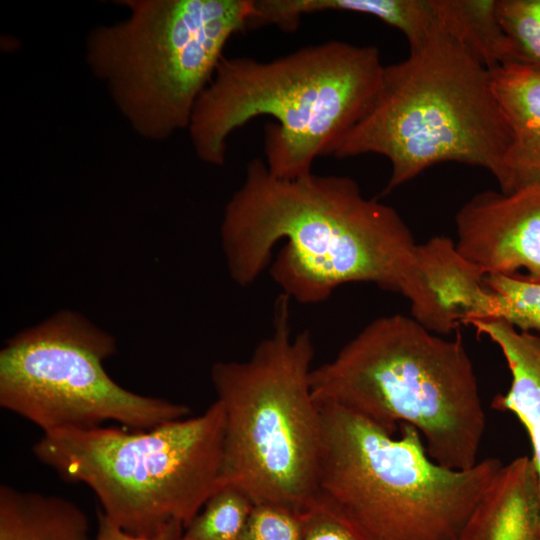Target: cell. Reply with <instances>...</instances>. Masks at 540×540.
<instances>
[{
    "mask_svg": "<svg viewBox=\"0 0 540 540\" xmlns=\"http://www.w3.org/2000/svg\"><path fill=\"white\" fill-rule=\"evenodd\" d=\"M220 237L241 287L270 263L273 281L300 304L325 301L347 283H373L406 298L430 331L458 330L436 285L437 238L418 244L394 208L366 198L350 177L279 178L254 158L225 206Z\"/></svg>",
    "mask_w": 540,
    "mask_h": 540,
    "instance_id": "1",
    "label": "cell"
},
{
    "mask_svg": "<svg viewBox=\"0 0 540 540\" xmlns=\"http://www.w3.org/2000/svg\"><path fill=\"white\" fill-rule=\"evenodd\" d=\"M373 45L332 40L269 61L223 57L194 106L188 130L197 156L222 165L230 134L259 116L268 170L292 179L332 156L371 105L384 72Z\"/></svg>",
    "mask_w": 540,
    "mask_h": 540,
    "instance_id": "2",
    "label": "cell"
},
{
    "mask_svg": "<svg viewBox=\"0 0 540 540\" xmlns=\"http://www.w3.org/2000/svg\"><path fill=\"white\" fill-rule=\"evenodd\" d=\"M313 397L394 434L420 433L430 458L466 470L477 462L486 427L478 382L461 335L445 339L413 317L366 325L330 361L313 368Z\"/></svg>",
    "mask_w": 540,
    "mask_h": 540,
    "instance_id": "3",
    "label": "cell"
},
{
    "mask_svg": "<svg viewBox=\"0 0 540 540\" xmlns=\"http://www.w3.org/2000/svg\"><path fill=\"white\" fill-rule=\"evenodd\" d=\"M510 141L490 70L440 24L405 60L384 67L371 105L332 156L387 158L384 193L444 162L488 170L502 187Z\"/></svg>",
    "mask_w": 540,
    "mask_h": 540,
    "instance_id": "4",
    "label": "cell"
},
{
    "mask_svg": "<svg viewBox=\"0 0 540 540\" xmlns=\"http://www.w3.org/2000/svg\"><path fill=\"white\" fill-rule=\"evenodd\" d=\"M225 415L215 400L197 416L150 429L96 426L43 433L34 456L96 495L101 512L128 533L173 535L222 484Z\"/></svg>",
    "mask_w": 540,
    "mask_h": 540,
    "instance_id": "5",
    "label": "cell"
},
{
    "mask_svg": "<svg viewBox=\"0 0 540 540\" xmlns=\"http://www.w3.org/2000/svg\"><path fill=\"white\" fill-rule=\"evenodd\" d=\"M290 301L277 298L272 332L248 359L216 362L210 376L225 415L223 486L302 511L318 496L322 416L312 336L292 335Z\"/></svg>",
    "mask_w": 540,
    "mask_h": 540,
    "instance_id": "6",
    "label": "cell"
},
{
    "mask_svg": "<svg viewBox=\"0 0 540 540\" xmlns=\"http://www.w3.org/2000/svg\"><path fill=\"white\" fill-rule=\"evenodd\" d=\"M318 496L371 540H459L480 496L502 466L485 458L466 470L439 465L419 431L400 436L333 404H319Z\"/></svg>",
    "mask_w": 540,
    "mask_h": 540,
    "instance_id": "7",
    "label": "cell"
},
{
    "mask_svg": "<svg viewBox=\"0 0 540 540\" xmlns=\"http://www.w3.org/2000/svg\"><path fill=\"white\" fill-rule=\"evenodd\" d=\"M130 16L93 29L86 57L145 138L188 128L228 40L248 28L253 0H123Z\"/></svg>",
    "mask_w": 540,
    "mask_h": 540,
    "instance_id": "8",
    "label": "cell"
},
{
    "mask_svg": "<svg viewBox=\"0 0 540 540\" xmlns=\"http://www.w3.org/2000/svg\"><path fill=\"white\" fill-rule=\"evenodd\" d=\"M116 339L64 309L7 340L0 350V406L43 433L102 426L135 430L189 417V406L135 393L104 368Z\"/></svg>",
    "mask_w": 540,
    "mask_h": 540,
    "instance_id": "9",
    "label": "cell"
},
{
    "mask_svg": "<svg viewBox=\"0 0 540 540\" xmlns=\"http://www.w3.org/2000/svg\"><path fill=\"white\" fill-rule=\"evenodd\" d=\"M455 248L483 277L515 275L540 283V184L482 191L455 215Z\"/></svg>",
    "mask_w": 540,
    "mask_h": 540,
    "instance_id": "10",
    "label": "cell"
},
{
    "mask_svg": "<svg viewBox=\"0 0 540 540\" xmlns=\"http://www.w3.org/2000/svg\"><path fill=\"white\" fill-rule=\"evenodd\" d=\"M459 540H540V479L532 458L520 456L500 467Z\"/></svg>",
    "mask_w": 540,
    "mask_h": 540,
    "instance_id": "11",
    "label": "cell"
},
{
    "mask_svg": "<svg viewBox=\"0 0 540 540\" xmlns=\"http://www.w3.org/2000/svg\"><path fill=\"white\" fill-rule=\"evenodd\" d=\"M490 72L511 132L501 192L540 184V70L510 62Z\"/></svg>",
    "mask_w": 540,
    "mask_h": 540,
    "instance_id": "12",
    "label": "cell"
},
{
    "mask_svg": "<svg viewBox=\"0 0 540 540\" xmlns=\"http://www.w3.org/2000/svg\"><path fill=\"white\" fill-rule=\"evenodd\" d=\"M480 335L487 336L502 352L511 374L504 394L492 400V408L513 413L525 427L532 445V461L540 479V335L521 331L496 319L470 320Z\"/></svg>",
    "mask_w": 540,
    "mask_h": 540,
    "instance_id": "13",
    "label": "cell"
},
{
    "mask_svg": "<svg viewBox=\"0 0 540 540\" xmlns=\"http://www.w3.org/2000/svg\"><path fill=\"white\" fill-rule=\"evenodd\" d=\"M0 540H91L90 526L64 497L1 485Z\"/></svg>",
    "mask_w": 540,
    "mask_h": 540,
    "instance_id": "14",
    "label": "cell"
},
{
    "mask_svg": "<svg viewBox=\"0 0 540 540\" xmlns=\"http://www.w3.org/2000/svg\"><path fill=\"white\" fill-rule=\"evenodd\" d=\"M331 10L375 17L401 31L409 48L422 43L440 24L433 0H268L264 13L270 25L293 31L301 16Z\"/></svg>",
    "mask_w": 540,
    "mask_h": 540,
    "instance_id": "15",
    "label": "cell"
},
{
    "mask_svg": "<svg viewBox=\"0 0 540 540\" xmlns=\"http://www.w3.org/2000/svg\"><path fill=\"white\" fill-rule=\"evenodd\" d=\"M459 308L461 325L496 319L521 331L540 332V283L516 275H485L463 292Z\"/></svg>",
    "mask_w": 540,
    "mask_h": 540,
    "instance_id": "16",
    "label": "cell"
},
{
    "mask_svg": "<svg viewBox=\"0 0 540 540\" xmlns=\"http://www.w3.org/2000/svg\"><path fill=\"white\" fill-rule=\"evenodd\" d=\"M498 0H433L442 28L488 70L514 62Z\"/></svg>",
    "mask_w": 540,
    "mask_h": 540,
    "instance_id": "17",
    "label": "cell"
},
{
    "mask_svg": "<svg viewBox=\"0 0 540 540\" xmlns=\"http://www.w3.org/2000/svg\"><path fill=\"white\" fill-rule=\"evenodd\" d=\"M253 506L244 491L223 486L206 501L178 540H239Z\"/></svg>",
    "mask_w": 540,
    "mask_h": 540,
    "instance_id": "18",
    "label": "cell"
},
{
    "mask_svg": "<svg viewBox=\"0 0 540 540\" xmlns=\"http://www.w3.org/2000/svg\"><path fill=\"white\" fill-rule=\"evenodd\" d=\"M500 23L509 38L514 63L540 70V15L528 0H498Z\"/></svg>",
    "mask_w": 540,
    "mask_h": 540,
    "instance_id": "19",
    "label": "cell"
},
{
    "mask_svg": "<svg viewBox=\"0 0 540 540\" xmlns=\"http://www.w3.org/2000/svg\"><path fill=\"white\" fill-rule=\"evenodd\" d=\"M239 540H302L301 511L274 503L254 504Z\"/></svg>",
    "mask_w": 540,
    "mask_h": 540,
    "instance_id": "20",
    "label": "cell"
},
{
    "mask_svg": "<svg viewBox=\"0 0 540 540\" xmlns=\"http://www.w3.org/2000/svg\"><path fill=\"white\" fill-rule=\"evenodd\" d=\"M301 518L302 540H371L319 496L301 511Z\"/></svg>",
    "mask_w": 540,
    "mask_h": 540,
    "instance_id": "21",
    "label": "cell"
},
{
    "mask_svg": "<svg viewBox=\"0 0 540 540\" xmlns=\"http://www.w3.org/2000/svg\"><path fill=\"white\" fill-rule=\"evenodd\" d=\"M179 537L165 535L160 537H144L133 535L121 529L106 517L100 510L97 512V531L94 540H178Z\"/></svg>",
    "mask_w": 540,
    "mask_h": 540,
    "instance_id": "22",
    "label": "cell"
},
{
    "mask_svg": "<svg viewBox=\"0 0 540 540\" xmlns=\"http://www.w3.org/2000/svg\"><path fill=\"white\" fill-rule=\"evenodd\" d=\"M529 6L540 15V0H528Z\"/></svg>",
    "mask_w": 540,
    "mask_h": 540,
    "instance_id": "23",
    "label": "cell"
}]
</instances>
